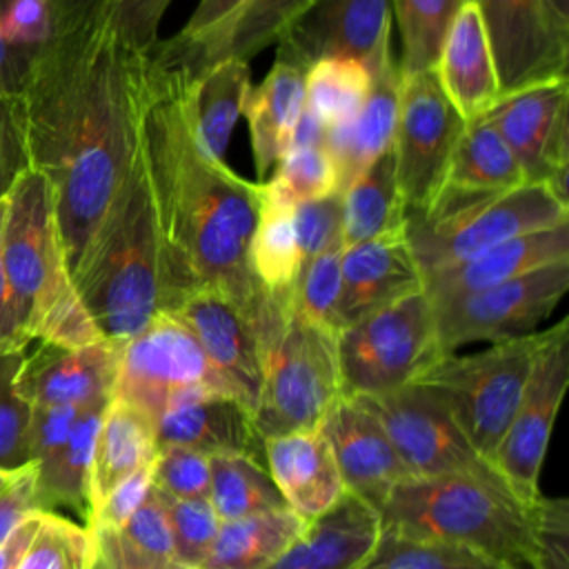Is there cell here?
Returning <instances> with one entry per match:
<instances>
[{"instance_id": "cell-60", "label": "cell", "mask_w": 569, "mask_h": 569, "mask_svg": "<svg viewBox=\"0 0 569 569\" xmlns=\"http://www.w3.org/2000/svg\"><path fill=\"white\" fill-rule=\"evenodd\" d=\"M327 142V127L309 111L302 109L291 136H289V149H316V147H325Z\"/></svg>"}, {"instance_id": "cell-37", "label": "cell", "mask_w": 569, "mask_h": 569, "mask_svg": "<svg viewBox=\"0 0 569 569\" xmlns=\"http://www.w3.org/2000/svg\"><path fill=\"white\" fill-rule=\"evenodd\" d=\"M209 500L222 522L284 507L264 462L249 456L209 458Z\"/></svg>"}, {"instance_id": "cell-31", "label": "cell", "mask_w": 569, "mask_h": 569, "mask_svg": "<svg viewBox=\"0 0 569 569\" xmlns=\"http://www.w3.org/2000/svg\"><path fill=\"white\" fill-rule=\"evenodd\" d=\"M293 202L264 180L256 229L249 242V264L253 278L269 296L291 300L302 267L293 227Z\"/></svg>"}, {"instance_id": "cell-25", "label": "cell", "mask_w": 569, "mask_h": 569, "mask_svg": "<svg viewBox=\"0 0 569 569\" xmlns=\"http://www.w3.org/2000/svg\"><path fill=\"white\" fill-rule=\"evenodd\" d=\"M436 78L465 122L487 116L500 100V87L476 0L458 4L442 38Z\"/></svg>"}, {"instance_id": "cell-21", "label": "cell", "mask_w": 569, "mask_h": 569, "mask_svg": "<svg viewBox=\"0 0 569 569\" xmlns=\"http://www.w3.org/2000/svg\"><path fill=\"white\" fill-rule=\"evenodd\" d=\"M525 182L527 178L518 160L496 127L482 116L465 122L438 198L425 213H418L416 218L445 220L489 202Z\"/></svg>"}, {"instance_id": "cell-39", "label": "cell", "mask_w": 569, "mask_h": 569, "mask_svg": "<svg viewBox=\"0 0 569 569\" xmlns=\"http://www.w3.org/2000/svg\"><path fill=\"white\" fill-rule=\"evenodd\" d=\"M360 569H520L487 553L433 540L393 536L380 538Z\"/></svg>"}, {"instance_id": "cell-19", "label": "cell", "mask_w": 569, "mask_h": 569, "mask_svg": "<svg viewBox=\"0 0 569 569\" xmlns=\"http://www.w3.org/2000/svg\"><path fill=\"white\" fill-rule=\"evenodd\" d=\"M158 447L178 445L204 456H249L262 460V438L253 411L231 393L196 389L173 398L153 420Z\"/></svg>"}, {"instance_id": "cell-46", "label": "cell", "mask_w": 569, "mask_h": 569, "mask_svg": "<svg viewBox=\"0 0 569 569\" xmlns=\"http://www.w3.org/2000/svg\"><path fill=\"white\" fill-rule=\"evenodd\" d=\"M24 351H0V467L18 469L29 462L27 433L33 407L20 396L16 380Z\"/></svg>"}, {"instance_id": "cell-57", "label": "cell", "mask_w": 569, "mask_h": 569, "mask_svg": "<svg viewBox=\"0 0 569 569\" xmlns=\"http://www.w3.org/2000/svg\"><path fill=\"white\" fill-rule=\"evenodd\" d=\"M33 62H36V58H29L11 42V36H9V31L2 22V13H0V91L22 93Z\"/></svg>"}, {"instance_id": "cell-18", "label": "cell", "mask_w": 569, "mask_h": 569, "mask_svg": "<svg viewBox=\"0 0 569 569\" xmlns=\"http://www.w3.org/2000/svg\"><path fill=\"white\" fill-rule=\"evenodd\" d=\"M318 429L333 451L347 493L376 511L393 487L411 478L382 425L358 398L340 396Z\"/></svg>"}, {"instance_id": "cell-20", "label": "cell", "mask_w": 569, "mask_h": 569, "mask_svg": "<svg viewBox=\"0 0 569 569\" xmlns=\"http://www.w3.org/2000/svg\"><path fill=\"white\" fill-rule=\"evenodd\" d=\"M120 345L100 340L78 349L40 342L24 356L16 387L31 407H89L109 402Z\"/></svg>"}, {"instance_id": "cell-34", "label": "cell", "mask_w": 569, "mask_h": 569, "mask_svg": "<svg viewBox=\"0 0 569 569\" xmlns=\"http://www.w3.org/2000/svg\"><path fill=\"white\" fill-rule=\"evenodd\" d=\"M93 538V569H173L162 496L151 489L142 507L120 527L89 531Z\"/></svg>"}, {"instance_id": "cell-59", "label": "cell", "mask_w": 569, "mask_h": 569, "mask_svg": "<svg viewBox=\"0 0 569 569\" xmlns=\"http://www.w3.org/2000/svg\"><path fill=\"white\" fill-rule=\"evenodd\" d=\"M51 4L56 11V22L60 31L102 13L109 0H51Z\"/></svg>"}, {"instance_id": "cell-49", "label": "cell", "mask_w": 569, "mask_h": 569, "mask_svg": "<svg viewBox=\"0 0 569 569\" xmlns=\"http://www.w3.org/2000/svg\"><path fill=\"white\" fill-rule=\"evenodd\" d=\"M293 227L302 264L322 249L342 242V196L331 193L293 207Z\"/></svg>"}, {"instance_id": "cell-15", "label": "cell", "mask_w": 569, "mask_h": 569, "mask_svg": "<svg viewBox=\"0 0 569 569\" xmlns=\"http://www.w3.org/2000/svg\"><path fill=\"white\" fill-rule=\"evenodd\" d=\"M391 0H313L276 40V60L307 71L320 58H353L371 78L393 58Z\"/></svg>"}, {"instance_id": "cell-63", "label": "cell", "mask_w": 569, "mask_h": 569, "mask_svg": "<svg viewBox=\"0 0 569 569\" xmlns=\"http://www.w3.org/2000/svg\"><path fill=\"white\" fill-rule=\"evenodd\" d=\"M173 569H187V567H180V565H178V567H173Z\"/></svg>"}, {"instance_id": "cell-8", "label": "cell", "mask_w": 569, "mask_h": 569, "mask_svg": "<svg viewBox=\"0 0 569 569\" xmlns=\"http://www.w3.org/2000/svg\"><path fill=\"white\" fill-rule=\"evenodd\" d=\"M345 396H369L418 380L440 351L427 293L402 296L336 333Z\"/></svg>"}, {"instance_id": "cell-64", "label": "cell", "mask_w": 569, "mask_h": 569, "mask_svg": "<svg viewBox=\"0 0 569 569\" xmlns=\"http://www.w3.org/2000/svg\"><path fill=\"white\" fill-rule=\"evenodd\" d=\"M458 2H465V0H458Z\"/></svg>"}, {"instance_id": "cell-12", "label": "cell", "mask_w": 569, "mask_h": 569, "mask_svg": "<svg viewBox=\"0 0 569 569\" xmlns=\"http://www.w3.org/2000/svg\"><path fill=\"white\" fill-rule=\"evenodd\" d=\"M196 389L236 396L173 313L160 311L138 336L120 345L111 398L156 420L173 398Z\"/></svg>"}, {"instance_id": "cell-5", "label": "cell", "mask_w": 569, "mask_h": 569, "mask_svg": "<svg viewBox=\"0 0 569 569\" xmlns=\"http://www.w3.org/2000/svg\"><path fill=\"white\" fill-rule=\"evenodd\" d=\"M2 260L31 342L78 349L104 340L69 276L51 184L31 167L4 198Z\"/></svg>"}, {"instance_id": "cell-36", "label": "cell", "mask_w": 569, "mask_h": 569, "mask_svg": "<svg viewBox=\"0 0 569 569\" xmlns=\"http://www.w3.org/2000/svg\"><path fill=\"white\" fill-rule=\"evenodd\" d=\"M400 109V64L391 58L373 78L371 89L351 118L349 149L338 167L340 193L380 156H385L396 136Z\"/></svg>"}, {"instance_id": "cell-56", "label": "cell", "mask_w": 569, "mask_h": 569, "mask_svg": "<svg viewBox=\"0 0 569 569\" xmlns=\"http://www.w3.org/2000/svg\"><path fill=\"white\" fill-rule=\"evenodd\" d=\"M2 222H4V200H0V351H24L31 338L22 325V318L7 278V269L2 260Z\"/></svg>"}, {"instance_id": "cell-3", "label": "cell", "mask_w": 569, "mask_h": 569, "mask_svg": "<svg viewBox=\"0 0 569 569\" xmlns=\"http://www.w3.org/2000/svg\"><path fill=\"white\" fill-rule=\"evenodd\" d=\"M73 284L100 336L113 345L138 336L164 307L160 236L140 147Z\"/></svg>"}, {"instance_id": "cell-11", "label": "cell", "mask_w": 569, "mask_h": 569, "mask_svg": "<svg viewBox=\"0 0 569 569\" xmlns=\"http://www.w3.org/2000/svg\"><path fill=\"white\" fill-rule=\"evenodd\" d=\"M569 289V260L502 284L431 302L440 351L471 342H500L538 331Z\"/></svg>"}, {"instance_id": "cell-4", "label": "cell", "mask_w": 569, "mask_h": 569, "mask_svg": "<svg viewBox=\"0 0 569 569\" xmlns=\"http://www.w3.org/2000/svg\"><path fill=\"white\" fill-rule=\"evenodd\" d=\"M536 502L507 482L449 473L409 478L378 509L380 529L393 536L460 545L520 569L533 567Z\"/></svg>"}, {"instance_id": "cell-7", "label": "cell", "mask_w": 569, "mask_h": 569, "mask_svg": "<svg viewBox=\"0 0 569 569\" xmlns=\"http://www.w3.org/2000/svg\"><path fill=\"white\" fill-rule=\"evenodd\" d=\"M540 338L542 331H533L476 353H447L413 380L447 400L462 433L489 462L516 413Z\"/></svg>"}, {"instance_id": "cell-26", "label": "cell", "mask_w": 569, "mask_h": 569, "mask_svg": "<svg viewBox=\"0 0 569 569\" xmlns=\"http://www.w3.org/2000/svg\"><path fill=\"white\" fill-rule=\"evenodd\" d=\"M380 538V516L365 500H342L309 522L267 569H360Z\"/></svg>"}, {"instance_id": "cell-32", "label": "cell", "mask_w": 569, "mask_h": 569, "mask_svg": "<svg viewBox=\"0 0 569 569\" xmlns=\"http://www.w3.org/2000/svg\"><path fill=\"white\" fill-rule=\"evenodd\" d=\"M340 196L342 247L405 231L407 213L398 193L391 149L371 162Z\"/></svg>"}, {"instance_id": "cell-35", "label": "cell", "mask_w": 569, "mask_h": 569, "mask_svg": "<svg viewBox=\"0 0 569 569\" xmlns=\"http://www.w3.org/2000/svg\"><path fill=\"white\" fill-rule=\"evenodd\" d=\"M107 405L109 402L84 407L78 413L67 440L49 458L36 462L38 498L44 511L62 505L80 511L82 516L87 513L91 458Z\"/></svg>"}, {"instance_id": "cell-44", "label": "cell", "mask_w": 569, "mask_h": 569, "mask_svg": "<svg viewBox=\"0 0 569 569\" xmlns=\"http://www.w3.org/2000/svg\"><path fill=\"white\" fill-rule=\"evenodd\" d=\"M162 505H164V516H167L176 562L187 569H200L213 547V540L222 522L211 500L209 498L173 500L162 496Z\"/></svg>"}, {"instance_id": "cell-38", "label": "cell", "mask_w": 569, "mask_h": 569, "mask_svg": "<svg viewBox=\"0 0 569 569\" xmlns=\"http://www.w3.org/2000/svg\"><path fill=\"white\" fill-rule=\"evenodd\" d=\"M371 89L369 69L353 58H320L305 71V109L327 129L351 120Z\"/></svg>"}, {"instance_id": "cell-27", "label": "cell", "mask_w": 569, "mask_h": 569, "mask_svg": "<svg viewBox=\"0 0 569 569\" xmlns=\"http://www.w3.org/2000/svg\"><path fill=\"white\" fill-rule=\"evenodd\" d=\"M251 91L249 62L220 58L202 69H187L182 109L196 144L213 160H224L233 129Z\"/></svg>"}, {"instance_id": "cell-45", "label": "cell", "mask_w": 569, "mask_h": 569, "mask_svg": "<svg viewBox=\"0 0 569 569\" xmlns=\"http://www.w3.org/2000/svg\"><path fill=\"white\" fill-rule=\"evenodd\" d=\"M293 204L340 193L338 167L327 147L289 149L282 153L269 178Z\"/></svg>"}, {"instance_id": "cell-33", "label": "cell", "mask_w": 569, "mask_h": 569, "mask_svg": "<svg viewBox=\"0 0 569 569\" xmlns=\"http://www.w3.org/2000/svg\"><path fill=\"white\" fill-rule=\"evenodd\" d=\"M305 527L307 522L287 507L220 522L200 569H267Z\"/></svg>"}, {"instance_id": "cell-30", "label": "cell", "mask_w": 569, "mask_h": 569, "mask_svg": "<svg viewBox=\"0 0 569 569\" xmlns=\"http://www.w3.org/2000/svg\"><path fill=\"white\" fill-rule=\"evenodd\" d=\"M305 109V71L276 60L244 104L258 182L267 180L289 147V136Z\"/></svg>"}, {"instance_id": "cell-17", "label": "cell", "mask_w": 569, "mask_h": 569, "mask_svg": "<svg viewBox=\"0 0 569 569\" xmlns=\"http://www.w3.org/2000/svg\"><path fill=\"white\" fill-rule=\"evenodd\" d=\"M476 4L500 96L567 78L569 44L551 31L540 0H476Z\"/></svg>"}, {"instance_id": "cell-43", "label": "cell", "mask_w": 569, "mask_h": 569, "mask_svg": "<svg viewBox=\"0 0 569 569\" xmlns=\"http://www.w3.org/2000/svg\"><path fill=\"white\" fill-rule=\"evenodd\" d=\"M342 242H336L309 258L298 273L291 307L309 322L338 333L336 311L340 300Z\"/></svg>"}, {"instance_id": "cell-40", "label": "cell", "mask_w": 569, "mask_h": 569, "mask_svg": "<svg viewBox=\"0 0 569 569\" xmlns=\"http://www.w3.org/2000/svg\"><path fill=\"white\" fill-rule=\"evenodd\" d=\"M458 0H391L402 40V73L433 69Z\"/></svg>"}, {"instance_id": "cell-2", "label": "cell", "mask_w": 569, "mask_h": 569, "mask_svg": "<svg viewBox=\"0 0 569 569\" xmlns=\"http://www.w3.org/2000/svg\"><path fill=\"white\" fill-rule=\"evenodd\" d=\"M138 147L162 251V311L191 289H216L249 309L260 333L276 298L249 264L262 182H249L193 140L182 109L189 64L158 40L147 53Z\"/></svg>"}, {"instance_id": "cell-14", "label": "cell", "mask_w": 569, "mask_h": 569, "mask_svg": "<svg viewBox=\"0 0 569 569\" xmlns=\"http://www.w3.org/2000/svg\"><path fill=\"white\" fill-rule=\"evenodd\" d=\"M569 385V320L542 329L516 413L496 449L493 465L527 502L538 500L540 471Z\"/></svg>"}, {"instance_id": "cell-24", "label": "cell", "mask_w": 569, "mask_h": 569, "mask_svg": "<svg viewBox=\"0 0 569 569\" xmlns=\"http://www.w3.org/2000/svg\"><path fill=\"white\" fill-rule=\"evenodd\" d=\"M569 260V222L500 242L478 256L436 269L422 278L431 302L482 291L553 262Z\"/></svg>"}, {"instance_id": "cell-6", "label": "cell", "mask_w": 569, "mask_h": 569, "mask_svg": "<svg viewBox=\"0 0 569 569\" xmlns=\"http://www.w3.org/2000/svg\"><path fill=\"white\" fill-rule=\"evenodd\" d=\"M342 393L336 333L305 320L293 307L264 353V373L253 409L262 440L313 431Z\"/></svg>"}, {"instance_id": "cell-13", "label": "cell", "mask_w": 569, "mask_h": 569, "mask_svg": "<svg viewBox=\"0 0 569 569\" xmlns=\"http://www.w3.org/2000/svg\"><path fill=\"white\" fill-rule=\"evenodd\" d=\"M465 120L447 100L436 71H400V109L393 136L398 193L407 216L425 213L438 198Z\"/></svg>"}, {"instance_id": "cell-50", "label": "cell", "mask_w": 569, "mask_h": 569, "mask_svg": "<svg viewBox=\"0 0 569 569\" xmlns=\"http://www.w3.org/2000/svg\"><path fill=\"white\" fill-rule=\"evenodd\" d=\"M31 167L22 93L0 91V200Z\"/></svg>"}, {"instance_id": "cell-54", "label": "cell", "mask_w": 569, "mask_h": 569, "mask_svg": "<svg viewBox=\"0 0 569 569\" xmlns=\"http://www.w3.org/2000/svg\"><path fill=\"white\" fill-rule=\"evenodd\" d=\"M84 407H33L29 433H27V456L29 462H40L49 458L69 436L78 413Z\"/></svg>"}, {"instance_id": "cell-28", "label": "cell", "mask_w": 569, "mask_h": 569, "mask_svg": "<svg viewBox=\"0 0 569 569\" xmlns=\"http://www.w3.org/2000/svg\"><path fill=\"white\" fill-rule=\"evenodd\" d=\"M567 78L547 80L500 96L485 116L518 160L527 182H545V153L553 131L567 118Z\"/></svg>"}, {"instance_id": "cell-23", "label": "cell", "mask_w": 569, "mask_h": 569, "mask_svg": "<svg viewBox=\"0 0 569 569\" xmlns=\"http://www.w3.org/2000/svg\"><path fill=\"white\" fill-rule=\"evenodd\" d=\"M264 467L284 507L307 525L333 509L347 493L333 451L320 429L262 440Z\"/></svg>"}, {"instance_id": "cell-41", "label": "cell", "mask_w": 569, "mask_h": 569, "mask_svg": "<svg viewBox=\"0 0 569 569\" xmlns=\"http://www.w3.org/2000/svg\"><path fill=\"white\" fill-rule=\"evenodd\" d=\"M313 0H253L227 31L222 44L211 56L251 60L284 33V29L311 4ZM209 62V64H211Z\"/></svg>"}, {"instance_id": "cell-47", "label": "cell", "mask_w": 569, "mask_h": 569, "mask_svg": "<svg viewBox=\"0 0 569 569\" xmlns=\"http://www.w3.org/2000/svg\"><path fill=\"white\" fill-rule=\"evenodd\" d=\"M251 2L253 0H200L182 31L169 40L193 69H202L211 62L227 31Z\"/></svg>"}, {"instance_id": "cell-53", "label": "cell", "mask_w": 569, "mask_h": 569, "mask_svg": "<svg viewBox=\"0 0 569 569\" xmlns=\"http://www.w3.org/2000/svg\"><path fill=\"white\" fill-rule=\"evenodd\" d=\"M153 489V465L136 471L127 480H122L118 487H113L107 498L84 518L89 531L100 529H113L124 525L149 498Z\"/></svg>"}, {"instance_id": "cell-16", "label": "cell", "mask_w": 569, "mask_h": 569, "mask_svg": "<svg viewBox=\"0 0 569 569\" xmlns=\"http://www.w3.org/2000/svg\"><path fill=\"white\" fill-rule=\"evenodd\" d=\"M164 311L191 331L216 371L253 411L264 373V345L256 316L222 291L207 287L182 293Z\"/></svg>"}, {"instance_id": "cell-10", "label": "cell", "mask_w": 569, "mask_h": 569, "mask_svg": "<svg viewBox=\"0 0 569 569\" xmlns=\"http://www.w3.org/2000/svg\"><path fill=\"white\" fill-rule=\"evenodd\" d=\"M353 398L378 418L411 478L469 473L507 482L496 465L476 451L447 400L433 387L409 382L391 391Z\"/></svg>"}, {"instance_id": "cell-9", "label": "cell", "mask_w": 569, "mask_h": 569, "mask_svg": "<svg viewBox=\"0 0 569 569\" xmlns=\"http://www.w3.org/2000/svg\"><path fill=\"white\" fill-rule=\"evenodd\" d=\"M569 222V207L545 182H525L445 220L407 216L405 236L422 278L511 238Z\"/></svg>"}, {"instance_id": "cell-62", "label": "cell", "mask_w": 569, "mask_h": 569, "mask_svg": "<svg viewBox=\"0 0 569 569\" xmlns=\"http://www.w3.org/2000/svg\"><path fill=\"white\" fill-rule=\"evenodd\" d=\"M24 467V465H22ZM22 467H18V469H9V467H0V493L16 480V476L20 473V469Z\"/></svg>"}, {"instance_id": "cell-42", "label": "cell", "mask_w": 569, "mask_h": 569, "mask_svg": "<svg viewBox=\"0 0 569 569\" xmlns=\"http://www.w3.org/2000/svg\"><path fill=\"white\" fill-rule=\"evenodd\" d=\"M18 569H93V538L87 527L44 511Z\"/></svg>"}, {"instance_id": "cell-52", "label": "cell", "mask_w": 569, "mask_h": 569, "mask_svg": "<svg viewBox=\"0 0 569 569\" xmlns=\"http://www.w3.org/2000/svg\"><path fill=\"white\" fill-rule=\"evenodd\" d=\"M171 0H109L107 16L118 38L133 51L147 53L160 38L158 27Z\"/></svg>"}, {"instance_id": "cell-48", "label": "cell", "mask_w": 569, "mask_h": 569, "mask_svg": "<svg viewBox=\"0 0 569 569\" xmlns=\"http://www.w3.org/2000/svg\"><path fill=\"white\" fill-rule=\"evenodd\" d=\"M153 489L173 500L209 498V456L178 445L158 447Z\"/></svg>"}, {"instance_id": "cell-51", "label": "cell", "mask_w": 569, "mask_h": 569, "mask_svg": "<svg viewBox=\"0 0 569 569\" xmlns=\"http://www.w3.org/2000/svg\"><path fill=\"white\" fill-rule=\"evenodd\" d=\"M531 569H569V502L540 496L536 502V556Z\"/></svg>"}, {"instance_id": "cell-58", "label": "cell", "mask_w": 569, "mask_h": 569, "mask_svg": "<svg viewBox=\"0 0 569 569\" xmlns=\"http://www.w3.org/2000/svg\"><path fill=\"white\" fill-rule=\"evenodd\" d=\"M44 511L29 513L2 542H0V569H18Z\"/></svg>"}, {"instance_id": "cell-29", "label": "cell", "mask_w": 569, "mask_h": 569, "mask_svg": "<svg viewBox=\"0 0 569 569\" xmlns=\"http://www.w3.org/2000/svg\"><path fill=\"white\" fill-rule=\"evenodd\" d=\"M156 456L158 442L153 420L140 409L111 398L96 436L84 518L113 487L136 471L153 465Z\"/></svg>"}, {"instance_id": "cell-55", "label": "cell", "mask_w": 569, "mask_h": 569, "mask_svg": "<svg viewBox=\"0 0 569 569\" xmlns=\"http://www.w3.org/2000/svg\"><path fill=\"white\" fill-rule=\"evenodd\" d=\"M38 467L27 462L16 480L0 493V542L33 511H44L38 498Z\"/></svg>"}, {"instance_id": "cell-22", "label": "cell", "mask_w": 569, "mask_h": 569, "mask_svg": "<svg viewBox=\"0 0 569 569\" xmlns=\"http://www.w3.org/2000/svg\"><path fill=\"white\" fill-rule=\"evenodd\" d=\"M422 289V273L407 236L393 233L342 247L338 331L353 320Z\"/></svg>"}, {"instance_id": "cell-1", "label": "cell", "mask_w": 569, "mask_h": 569, "mask_svg": "<svg viewBox=\"0 0 569 569\" xmlns=\"http://www.w3.org/2000/svg\"><path fill=\"white\" fill-rule=\"evenodd\" d=\"M144 87V53L107 11L56 31L24 82L29 160L51 184L71 280L133 167Z\"/></svg>"}, {"instance_id": "cell-61", "label": "cell", "mask_w": 569, "mask_h": 569, "mask_svg": "<svg viewBox=\"0 0 569 569\" xmlns=\"http://www.w3.org/2000/svg\"><path fill=\"white\" fill-rule=\"evenodd\" d=\"M551 31L569 44V0H540Z\"/></svg>"}]
</instances>
